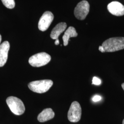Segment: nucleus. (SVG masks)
Returning a JSON list of instances; mask_svg holds the SVG:
<instances>
[{"label": "nucleus", "instance_id": "f03ea898", "mask_svg": "<svg viewBox=\"0 0 124 124\" xmlns=\"http://www.w3.org/2000/svg\"><path fill=\"white\" fill-rule=\"evenodd\" d=\"M53 85V81L51 80H40L30 82L28 85V87L35 93H43L48 91Z\"/></svg>", "mask_w": 124, "mask_h": 124}, {"label": "nucleus", "instance_id": "6ab92c4d", "mask_svg": "<svg viewBox=\"0 0 124 124\" xmlns=\"http://www.w3.org/2000/svg\"><path fill=\"white\" fill-rule=\"evenodd\" d=\"M1 36L0 35V42H1Z\"/></svg>", "mask_w": 124, "mask_h": 124}, {"label": "nucleus", "instance_id": "39448f33", "mask_svg": "<svg viewBox=\"0 0 124 124\" xmlns=\"http://www.w3.org/2000/svg\"><path fill=\"white\" fill-rule=\"evenodd\" d=\"M81 108L78 102L74 101L71 103L68 113V118L71 122H77L81 116Z\"/></svg>", "mask_w": 124, "mask_h": 124}, {"label": "nucleus", "instance_id": "6e6552de", "mask_svg": "<svg viewBox=\"0 0 124 124\" xmlns=\"http://www.w3.org/2000/svg\"><path fill=\"white\" fill-rule=\"evenodd\" d=\"M108 11L112 14L121 16L124 15V6L118 1H113L107 6Z\"/></svg>", "mask_w": 124, "mask_h": 124}, {"label": "nucleus", "instance_id": "4468645a", "mask_svg": "<svg viewBox=\"0 0 124 124\" xmlns=\"http://www.w3.org/2000/svg\"><path fill=\"white\" fill-rule=\"evenodd\" d=\"M101 83V80L97 77H94L93 79V84L95 85H99Z\"/></svg>", "mask_w": 124, "mask_h": 124}, {"label": "nucleus", "instance_id": "f3484780", "mask_svg": "<svg viewBox=\"0 0 124 124\" xmlns=\"http://www.w3.org/2000/svg\"><path fill=\"white\" fill-rule=\"evenodd\" d=\"M59 44V41L58 39H57L56 40V41H55V44L56 45H58Z\"/></svg>", "mask_w": 124, "mask_h": 124}, {"label": "nucleus", "instance_id": "7ed1b4c3", "mask_svg": "<svg viewBox=\"0 0 124 124\" xmlns=\"http://www.w3.org/2000/svg\"><path fill=\"white\" fill-rule=\"evenodd\" d=\"M7 103L10 109L15 115L23 114L25 111V107L22 101L15 97H9L6 100Z\"/></svg>", "mask_w": 124, "mask_h": 124}, {"label": "nucleus", "instance_id": "f8f14e48", "mask_svg": "<svg viewBox=\"0 0 124 124\" xmlns=\"http://www.w3.org/2000/svg\"><path fill=\"white\" fill-rule=\"evenodd\" d=\"M78 36V34L73 27L70 26L68 28L66 31L65 32L64 35L62 36L63 40V45L66 46L68 44L69 39L71 37H75Z\"/></svg>", "mask_w": 124, "mask_h": 124}, {"label": "nucleus", "instance_id": "dca6fc26", "mask_svg": "<svg viewBox=\"0 0 124 124\" xmlns=\"http://www.w3.org/2000/svg\"><path fill=\"white\" fill-rule=\"evenodd\" d=\"M99 50L101 52H102V53H104V52H105L104 48L102 46H99Z\"/></svg>", "mask_w": 124, "mask_h": 124}, {"label": "nucleus", "instance_id": "aec40b11", "mask_svg": "<svg viewBox=\"0 0 124 124\" xmlns=\"http://www.w3.org/2000/svg\"><path fill=\"white\" fill-rule=\"evenodd\" d=\"M122 124H124V119L123 120V122H122Z\"/></svg>", "mask_w": 124, "mask_h": 124}, {"label": "nucleus", "instance_id": "9b49d317", "mask_svg": "<svg viewBox=\"0 0 124 124\" xmlns=\"http://www.w3.org/2000/svg\"><path fill=\"white\" fill-rule=\"evenodd\" d=\"M67 24L65 23L61 22L58 23L55 27L51 32V38L54 40L58 39V37L67 28Z\"/></svg>", "mask_w": 124, "mask_h": 124}, {"label": "nucleus", "instance_id": "ddd939ff", "mask_svg": "<svg viewBox=\"0 0 124 124\" xmlns=\"http://www.w3.org/2000/svg\"><path fill=\"white\" fill-rule=\"evenodd\" d=\"M5 6L9 9H13L15 6L14 0H1Z\"/></svg>", "mask_w": 124, "mask_h": 124}, {"label": "nucleus", "instance_id": "9d476101", "mask_svg": "<svg viewBox=\"0 0 124 124\" xmlns=\"http://www.w3.org/2000/svg\"><path fill=\"white\" fill-rule=\"evenodd\" d=\"M55 116L54 112L51 108H47L44 109L37 117L38 120L40 122H44L51 120Z\"/></svg>", "mask_w": 124, "mask_h": 124}, {"label": "nucleus", "instance_id": "a211bd4d", "mask_svg": "<svg viewBox=\"0 0 124 124\" xmlns=\"http://www.w3.org/2000/svg\"><path fill=\"white\" fill-rule=\"evenodd\" d=\"M121 86H122V88L124 90V83H123L121 85Z\"/></svg>", "mask_w": 124, "mask_h": 124}, {"label": "nucleus", "instance_id": "0eeeda50", "mask_svg": "<svg viewBox=\"0 0 124 124\" xmlns=\"http://www.w3.org/2000/svg\"><path fill=\"white\" fill-rule=\"evenodd\" d=\"M54 16L53 13L46 11L43 14L38 23V28L40 31H46L48 29L53 21Z\"/></svg>", "mask_w": 124, "mask_h": 124}, {"label": "nucleus", "instance_id": "423d86ee", "mask_svg": "<svg viewBox=\"0 0 124 124\" xmlns=\"http://www.w3.org/2000/svg\"><path fill=\"white\" fill-rule=\"evenodd\" d=\"M90 5L86 0H82L77 5L74 10L75 17L79 20L85 19L89 12Z\"/></svg>", "mask_w": 124, "mask_h": 124}, {"label": "nucleus", "instance_id": "f257e3e1", "mask_svg": "<svg viewBox=\"0 0 124 124\" xmlns=\"http://www.w3.org/2000/svg\"><path fill=\"white\" fill-rule=\"evenodd\" d=\"M102 46L105 52H114L124 49V37L110 38L104 41Z\"/></svg>", "mask_w": 124, "mask_h": 124}, {"label": "nucleus", "instance_id": "20e7f679", "mask_svg": "<svg viewBox=\"0 0 124 124\" xmlns=\"http://www.w3.org/2000/svg\"><path fill=\"white\" fill-rule=\"evenodd\" d=\"M51 59L48 54L46 53H37L29 58V62L31 66L35 67H40L47 64Z\"/></svg>", "mask_w": 124, "mask_h": 124}, {"label": "nucleus", "instance_id": "1a4fd4ad", "mask_svg": "<svg viewBox=\"0 0 124 124\" xmlns=\"http://www.w3.org/2000/svg\"><path fill=\"white\" fill-rule=\"evenodd\" d=\"M9 48L10 44L8 41L0 45V67L3 66L7 61Z\"/></svg>", "mask_w": 124, "mask_h": 124}, {"label": "nucleus", "instance_id": "2eb2a0df", "mask_svg": "<svg viewBox=\"0 0 124 124\" xmlns=\"http://www.w3.org/2000/svg\"><path fill=\"white\" fill-rule=\"evenodd\" d=\"M101 99H102V98L101 97V96L96 95V96H94L93 98V101L94 102H98V101H100L101 100Z\"/></svg>", "mask_w": 124, "mask_h": 124}]
</instances>
